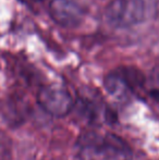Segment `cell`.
Listing matches in <instances>:
<instances>
[{"mask_svg": "<svg viewBox=\"0 0 159 160\" xmlns=\"http://www.w3.org/2000/svg\"><path fill=\"white\" fill-rule=\"evenodd\" d=\"M144 84V76L140 70L132 67H123L112 72L105 78V87L110 95L123 99L135 88Z\"/></svg>", "mask_w": 159, "mask_h": 160, "instance_id": "4", "label": "cell"}, {"mask_svg": "<svg viewBox=\"0 0 159 160\" xmlns=\"http://www.w3.org/2000/svg\"><path fill=\"white\" fill-rule=\"evenodd\" d=\"M0 160H12V141L3 131H0Z\"/></svg>", "mask_w": 159, "mask_h": 160, "instance_id": "6", "label": "cell"}, {"mask_svg": "<svg viewBox=\"0 0 159 160\" xmlns=\"http://www.w3.org/2000/svg\"><path fill=\"white\" fill-rule=\"evenodd\" d=\"M81 160H129L131 149L123 139L111 133L86 132L77 142Z\"/></svg>", "mask_w": 159, "mask_h": 160, "instance_id": "1", "label": "cell"}, {"mask_svg": "<svg viewBox=\"0 0 159 160\" xmlns=\"http://www.w3.org/2000/svg\"><path fill=\"white\" fill-rule=\"evenodd\" d=\"M144 0H111L105 9L106 21L117 28H131L144 19Z\"/></svg>", "mask_w": 159, "mask_h": 160, "instance_id": "2", "label": "cell"}, {"mask_svg": "<svg viewBox=\"0 0 159 160\" xmlns=\"http://www.w3.org/2000/svg\"><path fill=\"white\" fill-rule=\"evenodd\" d=\"M51 19L67 28H77L84 19V9L72 0H51L49 3Z\"/></svg>", "mask_w": 159, "mask_h": 160, "instance_id": "5", "label": "cell"}, {"mask_svg": "<svg viewBox=\"0 0 159 160\" xmlns=\"http://www.w3.org/2000/svg\"><path fill=\"white\" fill-rule=\"evenodd\" d=\"M37 102L42 110L53 117H64L74 107L71 94L66 88L56 85L44 86L37 94Z\"/></svg>", "mask_w": 159, "mask_h": 160, "instance_id": "3", "label": "cell"}]
</instances>
